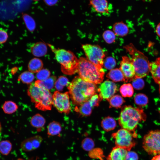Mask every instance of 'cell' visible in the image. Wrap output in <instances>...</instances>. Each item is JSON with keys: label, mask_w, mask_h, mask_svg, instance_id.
Wrapping results in <instances>:
<instances>
[{"label": "cell", "mask_w": 160, "mask_h": 160, "mask_svg": "<svg viewBox=\"0 0 160 160\" xmlns=\"http://www.w3.org/2000/svg\"><path fill=\"white\" fill-rule=\"evenodd\" d=\"M68 89L73 103L79 106L88 101L96 93L97 87L95 84L76 76L69 83Z\"/></svg>", "instance_id": "1"}, {"label": "cell", "mask_w": 160, "mask_h": 160, "mask_svg": "<svg viewBox=\"0 0 160 160\" xmlns=\"http://www.w3.org/2000/svg\"><path fill=\"white\" fill-rule=\"evenodd\" d=\"M146 119V115L142 109L129 105L122 108L118 120L122 128L135 132L138 123Z\"/></svg>", "instance_id": "2"}, {"label": "cell", "mask_w": 160, "mask_h": 160, "mask_svg": "<svg viewBox=\"0 0 160 160\" xmlns=\"http://www.w3.org/2000/svg\"><path fill=\"white\" fill-rule=\"evenodd\" d=\"M54 53L57 60L61 65L62 72L67 75H72L77 72L79 64L78 59L72 52L63 49H57L49 44Z\"/></svg>", "instance_id": "3"}, {"label": "cell", "mask_w": 160, "mask_h": 160, "mask_svg": "<svg viewBox=\"0 0 160 160\" xmlns=\"http://www.w3.org/2000/svg\"><path fill=\"white\" fill-rule=\"evenodd\" d=\"M81 78L84 81L95 84L103 81L105 74L103 69H100L83 57L79 59L77 72Z\"/></svg>", "instance_id": "4"}, {"label": "cell", "mask_w": 160, "mask_h": 160, "mask_svg": "<svg viewBox=\"0 0 160 160\" xmlns=\"http://www.w3.org/2000/svg\"><path fill=\"white\" fill-rule=\"evenodd\" d=\"M28 95L36 108L45 111L51 110L52 105V96L49 90L31 84L27 90Z\"/></svg>", "instance_id": "5"}, {"label": "cell", "mask_w": 160, "mask_h": 160, "mask_svg": "<svg viewBox=\"0 0 160 160\" xmlns=\"http://www.w3.org/2000/svg\"><path fill=\"white\" fill-rule=\"evenodd\" d=\"M124 48L131 56L135 70L134 78H142L150 72L149 62L144 53L137 49L132 44L124 46Z\"/></svg>", "instance_id": "6"}, {"label": "cell", "mask_w": 160, "mask_h": 160, "mask_svg": "<svg viewBox=\"0 0 160 160\" xmlns=\"http://www.w3.org/2000/svg\"><path fill=\"white\" fill-rule=\"evenodd\" d=\"M112 137L114 139L116 146L129 151L136 144L134 138L136 137V134L122 128L113 133Z\"/></svg>", "instance_id": "7"}, {"label": "cell", "mask_w": 160, "mask_h": 160, "mask_svg": "<svg viewBox=\"0 0 160 160\" xmlns=\"http://www.w3.org/2000/svg\"><path fill=\"white\" fill-rule=\"evenodd\" d=\"M143 147L149 155L160 154V130H152L143 137Z\"/></svg>", "instance_id": "8"}, {"label": "cell", "mask_w": 160, "mask_h": 160, "mask_svg": "<svg viewBox=\"0 0 160 160\" xmlns=\"http://www.w3.org/2000/svg\"><path fill=\"white\" fill-rule=\"evenodd\" d=\"M82 48L87 57L90 62L100 69H103L104 52L99 46L89 44H83Z\"/></svg>", "instance_id": "9"}, {"label": "cell", "mask_w": 160, "mask_h": 160, "mask_svg": "<svg viewBox=\"0 0 160 160\" xmlns=\"http://www.w3.org/2000/svg\"><path fill=\"white\" fill-rule=\"evenodd\" d=\"M69 98L68 92L56 91L52 95V105L60 113L68 114L71 108Z\"/></svg>", "instance_id": "10"}, {"label": "cell", "mask_w": 160, "mask_h": 160, "mask_svg": "<svg viewBox=\"0 0 160 160\" xmlns=\"http://www.w3.org/2000/svg\"><path fill=\"white\" fill-rule=\"evenodd\" d=\"M120 69L123 73L127 81L134 77L135 70L132 58L127 56H123L120 63Z\"/></svg>", "instance_id": "11"}, {"label": "cell", "mask_w": 160, "mask_h": 160, "mask_svg": "<svg viewBox=\"0 0 160 160\" xmlns=\"http://www.w3.org/2000/svg\"><path fill=\"white\" fill-rule=\"evenodd\" d=\"M97 90L102 98L108 100L116 93L117 86L113 82L107 80L101 84Z\"/></svg>", "instance_id": "12"}, {"label": "cell", "mask_w": 160, "mask_h": 160, "mask_svg": "<svg viewBox=\"0 0 160 160\" xmlns=\"http://www.w3.org/2000/svg\"><path fill=\"white\" fill-rule=\"evenodd\" d=\"M89 5L96 13L103 15H108L111 8L108 0H89Z\"/></svg>", "instance_id": "13"}, {"label": "cell", "mask_w": 160, "mask_h": 160, "mask_svg": "<svg viewBox=\"0 0 160 160\" xmlns=\"http://www.w3.org/2000/svg\"><path fill=\"white\" fill-rule=\"evenodd\" d=\"M42 140L41 136L36 135L23 140L21 143L20 147L24 151H32L39 147Z\"/></svg>", "instance_id": "14"}, {"label": "cell", "mask_w": 160, "mask_h": 160, "mask_svg": "<svg viewBox=\"0 0 160 160\" xmlns=\"http://www.w3.org/2000/svg\"><path fill=\"white\" fill-rule=\"evenodd\" d=\"M149 67L150 72L153 79L159 85L160 95V57L157 58L154 61L150 63Z\"/></svg>", "instance_id": "15"}, {"label": "cell", "mask_w": 160, "mask_h": 160, "mask_svg": "<svg viewBox=\"0 0 160 160\" xmlns=\"http://www.w3.org/2000/svg\"><path fill=\"white\" fill-rule=\"evenodd\" d=\"M128 151L121 148L113 147L107 157V160H125Z\"/></svg>", "instance_id": "16"}, {"label": "cell", "mask_w": 160, "mask_h": 160, "mask_svg": "<svg viewBox=\"0 0 160 160\" xmlns=\"http://www.w3.org/2000/svg\"><path fill=\"white\" fill-rule=\"evenodd\" d=\"M31 52L34 56L37 57H42L47 52V47L44 42H39L34 44L31 47Z\"/></svg>", "instance_id": "17"}, {"label": "cell", "mask_w": 160, "mask_h": 160, "mask_svg": "<svg viewBox=\"0 0 160 160\" xmlns=\"http://www.w3.org/2000/svg\"><path fill=\"white\" fill-rule=\"evenodd\" d=\"M56 81V77L53 76L44 80H37L34 83L37 86L49 90L55 86Z\"/></svg>", "instance_id": "18"}, {"label": "cell", "mask_w": 160, "mask_h": 160, "mask_svg": "<svg viewBox=\"0 0 160 160\" xmlns=\"http://www.w3.org/2000/svg\"><path fill=\"white\" fill-rule=\"evenodd\" d=\"M106 77L114 82L127 81L123 73L120 69L115 68L111 70Z\"/></svg>", "instance_id": "19"}, {"label": "cell", "mask_w": 160, "mask_h": 160, "mask_svg": "<svg viewBox=\"0 0 160 160\" xmlns=\"http://www.w3.org/2000/svg\"><path fill=\"white\" fill-rule=\"evenodd\" d=\"M45 119L39 114H36L31 118L30 124L31 126L36 129L38 131H41L44 128L45 123Z\"/></svg>", "instance_id": "20"}, {"label": "cell", "mask_w": 160, "mask_h": 160, "mask_svg": "<svg viewBox=\"0 0 160 160\" xmlns=\"http://www.w3.org/2000/svg\"><path fill=\"white\" fill-rule=\"evenodd\" d=\"M113 29L115 35L120 36H125L129 32L128 27L122 22L115 23L113 25Z\"/></svg>", "instance_id": "21"}, {"label": "cell", "mask_w": 160, "mask_h": 160, "mask_svg": "<svg viewBox=\"0 0 160 160\" xmlns=\"http://www.w3.org/2000/svg\"><path fill=\"white\" fill-rule=\"evenodd\" d=\"M78 106L75 107V111L80 115L87 116L91 114L93 107L89 100Z\"/></svg>", "instance_id": "22"}, {"label": "cell", "mask_w": 160, "mask_h": 160, "mask_svg": "<svg viewBox=\"0 0 160 160\" xmlns=\"http://www.w3.org/2000/svg\"><path fill=\"white\" fill-rule=\"evenodd\" d=\"M43 65V62L41 60L34 58L29 61L28 68L29 71L32 73H37L42 69Z\"/></svg>", "instance_id": "23"}, {"label": "cell", "mask_w": 160, "mask_h": 160, "mask_svg": "<svg viewBox=\"0 0 160 160\" xmlns=\"http://www.w3.org/2000/svg\"><path fill=\"white\" fill-rule=\"evenodd\" d=\"M61 130L62 127L60 123L54 121L48 125L47 134L49 136L58 135L60 134Z\"/></svg>", "instance_id": "24"}, {"label": "cell", "mask_w": 160, "mask_h": 160, "mask_svg": "<svg viewBox=\"0 0 160 160\" xmlns=\"http://www.w3.org/2000/svg\"><path fill=\"white\" fill-rule=\"evenodd\" d=\"M116 126V121L113 118L108 116L104 118L101 122V126L105 131L108 132L114 129Z\"/></svg>", "instance_id": "25"}, {"label": "cell", "mask_w": 160, "mask_h": 160, "mask_svg": "<svg viewBox=\"0 0 160 160\" xmlns=\"http://www.w3.org/2000/svg\"><path fill=\"white\" fill-rule=\"evenodd\" d=\"M18 108L17 104L12 101H5L2 107L4 112L7 114H11L15 113Z\"/></svg>", "instance_id": "26"}, {"label": "cell", "mask_w": 160, "mask_h": 160, "mask_svg": "<svg viewBox=\"0 0 160 160\" xmlns=\"http://www.w3.org/2000/svg\"><path fill=\"white\" fill-rule=\"evenodd\" d=\"M111 107L119 108L125 102L122 97L119 95H114L108 100Z\"/></svg>", "instance_id": "27"}, {"label": "cell", "mask_w": 160, "mask_h": 160, "mask_svg": "<svg viewBox=\"0 0 160 160\" xmlns=\"http://www.w3.org/2000/svg\"><path fill=\"white\" fill-rule=\"evenodd\" d=\"M119 90L121 95L124 97H131L134 93L133 87L130 83L122 85L120 88Z\"/></svg>", "instance_id": "28"}, {"label": "cell", "mask_w": 160, "mask_h": 160, "mask_svg": "<svg viewBox=\"0 0 160 160\" xmlns=\"http://www.w3.org/2000/svg\"><path fill=\"white\" fill-rule=\"evenodd\" d=\"M34 79V76L32 73L30 71H25L19 75L18 80L24 84H31Z\"/></svg>", "instance_id": "29"}, {"label": "cell", "mask_w": 160, "mask_h": 160, "mask_svg": "<svg viewBox=\"0 0 160 160\" xmlns=\"http://www.w3.org/2000/svg\"><path fill=\"white\" fill-rule=\"evenodd\" d=\"M12 147V144L9 141H2L0 142V153L3 155H7L11 151Z\"/></svg>", "instance_id": "30"}, {"label": "cell", "mask_w": 160, "mask_h": 160, "mask_svg": "<svg viewBox=\"0 0 160 160\" xmlns=\"http://www.w3.org/2000/svg\"><path fill=\"white\" fill-rule=\"evenodd\" d=\"M68 79L64 76H60L56 80L55 85L56 89L58 91H62L64 87L69 84Z\"/></svg>", "instance_id": "31"}, {"label": "cell", "mask_w": 160, "mask_h": 160, "mask_svg": "<svg viewBox=\"0 0 160 160\" xmlns=\"http://www.w3.org/2000/svg\"><path fill=\"white\" fill-rule=\"evenodd\" d=\"M135 103L139 106H144L146 105L148 103V98L145 94L142 93L138 94L134 97Z\"/></svg>", "instance_id": "32"}, {"label": "cell", "mask_w": 160, "mask_h": 160, "mask_svg": "<svg viewBox=\"0 0 160 160\" xmlns=\"http://www.w3.org/2000/svg\"><path fill=\"white\" fill-rule=\"evenodd\" d=\"M103 37L105 41L108 44H111L115 41L116 36L112 31L108 30L103 33Z\"/></svg>", "instance_id": "33"}, {"label": "cell", "mask_w": 160, "mask_h": 160, "mask_svg": "<svg viewBox=\"0 0 160 160\" xmlns=\"http://www.w3.org/2000/svg\"><path fill=\"white\" fill-rule=\"evenodd\" d=\"M50 74V72L48 70L43 69L37 73L36 76L37 80L43 81L49 78Z\"/></svg>", "instance_id": "34"}, {"label": "cell", "mask_w": 160, "mask_h": 160, "mask_svg": "<svg viewBox=\"0 0 160 160\" xmlns=\"http://www.w3.org/2000/svg\"><path fill=\"white\" fill-rule=\"evenodd\" d=\"M131 81L133 87L136 89L140 90L144 86L145 83L142 78H134Z\"/></svg>", "instance_id": "35"}, {"label": "cell", "mask_w": 160, "mask_h": 160, "mask_svg": "<svg viewBox=\"0 0 160 160\" xmlns=\"http://www.w3.org/2000/svg\"><path fill=\"white\" fill-rule=\"evenodd\" d=\"M116 65V61L115 59L111 57H107L104 60L103 66L107 69H112Z\"/></svg>", "instance_id": "36"}, {"label": "cell", "mask_w": 160, "mask_h": 160, "mask_svg": "<svg viewBox=\"0 0 160 160\" xmlns=\"http://www.w3.org/2000/svg\"><path fill=\"white\" fill-rule=\"evenodd\" d=\"M102 98L99 94L95 93L89 100L93 107L98 106Z\"/></svg>", "instance_id": "37"}, {"label": "cell", "mask_w": 160, "mask_h": 160, "mask_svg": "<svg viewBox=\"0 0 160 160\" xmlns=\"http://www.w3.org/2000/svg\"><path fill=\"white\" fill-rule=\"evenodd\" d=\"M23 17L27 27L30 30L33 29L35 25L33 20L30 17L25 14L23 15Z\"/></svg>", "instance_id": "38"}, {"label": "cell", "mask_w": 160, "mask_h": 160, "mask_svg": "<svg viewBox=\"0 0 160 160\" xmlns=\"http://www.w3.org/2000/svg\"><path fill=\"white\" fill-rule=\"evenodd\" d=\"M8 38L7 32L5 30L0 29V44L5 43Z\"/></svg>", "instance_id": "39"}, {"label": "cell", "mask_w": 160, "mask_h": 160, "mask_svg": "<svg viewBox=\"0 0 160 160\" xmlns=\"http://www.w3.org/2000/svg\"><path fill=\"white\" fill-rule=\"evenodd\" d=\"M94 144L92 141L89 138H86L83 141L82 146L83 148L87 150H89L93 146Z\"/></svg>", "instance_id": "40"}, {"label": "cell", "mask_w": 160, "mask_h": 160, "mask_svg": "<svg viewBox=\"0 0 160 160\" xmlns=\"http://www.w3.org/2000/svg\"><path fill=\"white\" fill-rule=\"evenodd\" d=\"M138 156L137 153L134 151H128L125 160H138Z\"/></svg>", "instance_id": "41"}, {"label": "cell", "mask_w": 160, "mask_h": 160, "mask_svg": "<svg viewBox=\"0 0 160 160\" xmlns=\"http://www.w3.org/2000/svg\"><path fill=\"white\" fill-rule=\"evenodd\" d=\"M156 32L157 35L160 37V23L158 24L156 27Z\"/></svg>", "instance_id": "42"}, {"label": "cell", "mask_w": 160, "mask_h": 160, "mask_svg": "<svg viewBox=\"0 0 160 160\" xmlns=\"http://www.w3.org/2000/svg\"><path fill=\"white\" fill-rule=\"evenodd\" d=\"M151 160H160V154L155 155Z\"/></svg>", "instance_id": "43"}, {"label": "cell", "mask_w": 160, "mask_h": 160, "mask_svg": "<svg viewBox=\"0 0 160 160\" xmlns=\"http://www.w3.org/2000/svg\"><path fill=\"white\" fill-rule=\"evenodd\" d=\"M46 0L47 1V3H48L49 4H50L51 1V3L52 4L54 3L53 1H54L55 2V1H56V0Z\"/></svg>", "instance_id": "44"}, {"label": "cell", "mask_w": 160, "mask_h": 160, "mask_svg": "<svg viewBox=\"0 0 160 160\" xmlns=\"http://www.w3.org/2000/svg\"><path fill=\"white\" fill-rule=\"evenodd\" d=\"M1 123L0 122V133L1 132Z\"/></svg>", "instance_id": "45"}, {"label": "cell", "mask_w": 160, "mask_h": 160, "mask_svg": "<svg viewBox=\"0 0 160 160\" xmlns=\"http://www.w3.org/2000/svg\"><path fill=\"white\" fill-rule=\"evenodd\" d=\"M17 160H25L21 158H19Z\"/></svg>", "instance_id": "46"}, {"label": "cell", "mask_w": 160, "mask_h": 160, "mask_svg": "<svg viewBox=\"0 0 160 160\" xmlns=\"http://www.w3.org/2000/svg\"><path fill=\"white\" fill-rule=\"evenodd\" d=\"M145 0L151 1V0Z\"/></svg>", "instance_id": "47"}, {"label": "cell", "mask_w": 160, "mask_h": 160, "mask_svg": "<svg viewBox=\"0 0 160 160\" xmlns=\"http://www.w3.org/2000/svg\"></svg>", "instance_id": "48"}]
</instances>
